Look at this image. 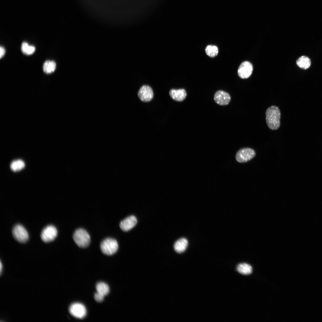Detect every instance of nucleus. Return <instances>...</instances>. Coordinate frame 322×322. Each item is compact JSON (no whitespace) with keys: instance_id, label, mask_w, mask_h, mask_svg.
<instances>
[{"instance_id":"4be33fe9","label":"nucleus","mask_w":322,"mask_h":322,"mask_svg":"<svg viewBox=\"0 0 322 322\" xmlns=\"http://www.w3.org/2000/svg\"><path fill=\"white\" fill-rule=\"evenodd\" d=\"M0 58L1 59L4 56L5 53V49L1 46L0 47Z\"/></svg>"},{"instance_id":"20e7f679","label":"nucleus","mask_w":322,"mask_h":322,"mask_svg":"<svg viewBox=\"0 0 322 322\" xmlns=\"http://www.w3.org/2000/svg\"><path fill=\"white\" fill-rule=\"evenodd\" d=\"M256 154V152L253 149L250 148H242L236 153V159L239 162H246L253 158Z\"/></svg>"},{"instance_id":"2eb2a0df","label":"nucleus","mask_w":322,"mask_h":322,"mask_svg":"<svg viewBox=\"0 0 322 322\" xmlns=\"http://www.w3.org/2000/svg\"><path fill=\"white\" fill-rule=\"evenodd\" d=\"M296 63L300 68L306 69L310 66L311 62L308 57L305 56H302L297 60Z\"/></svg>"},{"instance_id":"0eeeda50","label":"nucleus","mask_w":322,"mask_h":322,"mask_svg":"<svg viewBox=\"0 0 322 322\" xmlns=\"http://www.w3.org/2000/svg\"><path fill=\"white\" fill-rule=\"evenodd\" d=\"M57 233L56 228L52 225H49L43 230L41 237L44 242H47L53 240L56 237Z\"/></svg>"},{"instance_id":"f257e3e1","label":"nucleus","mask_w":322,"mask_h":322,"mask_svg":"<svg viewBox=\"0 0 322 322\" xmlns=\"http://www.w3.org/2000/svg\"><path fill=\"white\" fill-rule=\"evenodd\" d=\"M266 120L269 128L276 130L280 125L281 113L279 108L275 106L269 107L265 113Z\"/></svg>"},{"instance_id":"412c9836","label":"nucleus","mask_w":322,"mask_h":322,"mask_svg":"<svg viewBox=\"0 0 322 322\" xmlns=\"http://www.w3.org/2000/svg\"><path fill=\"white\" fill-rule=\"evenodd\" d=\"M104 296L97 292L95 294L94 298L97 302H101L103 300Z\"/></svg>"},{"instance_id":"f3484780","label":"nucleus","mask_w":322,"mask_h":322,"mask_svg":"<svg viewBox=\"0 0 322 322\" xmlns=\"http://www.w3.org/2000/svg\"><path fill=\"white\" fill-rule=\"evenodd\" d=\"M21 52L24 54L27 55L33 54L35 51V47L32 45H30L27 42L23 41L22 42L21 47Z\"/></svg>"},{"instance_id":"9b49d317","label":"nucleus","mask_w":322,"mask_h":322,"mask_svg":"<svg viewBox=\"0 0 322 322\" xmlns=\"http://www.w3.org/2000/svg\"><path fill=\"white\" fill-rule=\"evenodd\" d=\"M137 222L136 217L133 215L130 216L121 221L120 224L121 229L124 231H127L134 227Z\"/></svg>"},{"instance_id":"f8f14e48","label":"nucleus","mask_w":322,"mask_h":322,"mask_svg":"<svg viewBox=\"0 0 322 322\" xmlns=\"http://www.w3.org/2000/svg\"><path fill=\"white\" fill-rule=\"evenodd\" d=\"M169 95L174 100L177 101H182L185 98L187 93L185 90L184 89H172L169 92Z\"/></svg>"},{"instance_id":"7ed1b4c3","label":"nucleus","mask_w":322,"mask_h":322,"mask_svg":"<svg viewBox=\"0 0 322 322\" xmlns=\"http://www.w3.org/2000/svg\"><path fill=\"white\" fill-rule=\"evenodd\" d=\"M118 245L117 241L113 239L107 238L104 239L100 244L102 253L107 255H111L117 251Z\"/></svg>"},{"instance_id":"6e6552de","label":"nucleus","mask_w":322,"mask_h":322,"mask_svg":"<svg viewBox=\"0 0 322 322\" xmlns=\"http://www.w3.org/2000/svg\"><path fill=\"white\" fill-rule=\"evenodd\" d=\"M253 70V66L250 62L248 61H244L239 66L238 74L241 78H247L251 75Z\"/></svg>"},{"instance_id":"dca6fc26","label":"nucleus","mask_w":322,"mask_h":322,"mask_svg":"<svg viewBox=\"0 0 322 322\" xmlns=\"http://www.w3.org/2000/svg\"><path fill=\"white\" fill-rule=\"evenodd\" d=\"M97 292L104 297L107 295L109 291V287L106 283L100 282L98 283L96 287Z\"/></svg>"},{"instance_id":"423d86ee","label":"nucleus","mask_w":322,"mask_h":322,"mask_svg":"<svg viewBox=\"0 0 322 322\" xmlns=\"http://www.w3.org/2000/svg\"><path fill=\"white\" fill-rule=\"evenodd\" d=\"M69 311L72 315L79 319L84 318L86 314L85 306L82 304L78 303L72 304L69 306Z\"/></svg>"},{"instance_id":"a211bd4d","label":"nucleus","mask_w":322,"mask_h":322,"mask_svg":"<svg viewBox=\"0 0 322 322\" xmlns=\"http://www.w3.org/2000/svg\"><path fill=\"white\" fill-rule=\"evenodd\" d=\"M236 269L239 273L243 275H247L250 274L252 271V267L249 264L245 263L239 264L237 266Z\"/></svg>"},{"instance_id":"39448f33","label":"nucleus","mask_w":322,"mask_h":322,"mask_svg":"<svg viewBox=\"0 0 322 322\" xmlns=\"http://www.w3.org/2000/svg\"><path fill=\"white\" fill-rule=\"evenodd\" d=\"M12 233L14 238L18 241L24 243L28 239L29 235L25 228L20 224H17L13 227Z\"/></svg>"},{"instance_id":"9d476101","label":"nucleus","mask_w":322,"mask_h":322,"mask_svg":"<svg viewBox=\"0 0 322 322\" xmlns=\"http://www.w3.org/2000/svg\"><path fill=\"white\" fill-rule=\"evenodd\" d=\"M153 95L152 89L147 85L142 86L138 93V95L140 99L144 102H148L151 101L153 98Z\"/></svg>"},{"instance_id":"ddd939ff","label":"nucleus","mask_w":322,"mask_h":322,"mask_svg":"<svg viewBox=\"0 0 322 322\" xmlns=\"http://www.w3.org/2000/svg\"><path fill=\"white\" fill-rule=\"evenodd\" d=\"M188 244V241L185 238H182L177 240L174 245L175 251L178 253L183 252L186 250Z\"/></svg>"},{"instance_id":"4468645a","label":"nucleus","mask_w":322,"mask_h":322,"mask_svg":"<svg viewBox=\"0 0 322 322\" xmlns=\"http://www.w3.org/2000/svg\"><path fill=\"white\" fill-rule=\"evenodd\" d=\"M56 64L53 60H47L43 65V70L46 74H49L54 72L55 70Z\"/></svg>"},{"instance_id":"f03ea898","label":"nucleus","mask_w":322,"mask_h":322,"mask_svg":"<svg viewBox=\"0 0 322 322\" xmlns=\"http://www.w3.org/2000/svg\"><path fill=\"white\" fill-rule=\"evenodd\" d=\"M73 239L79 247L85 248L88 246L90 242V236L84 229L79 228L76 230L73 235Z\"/></svg>"},{"instance_id":"1a4fd4ad","label":"nucleus","mask_w":322,"mask_h":322,"mask_svg":"<svg viewBox=\"0 0 322 322\" xmlns=\"http://www.w3.org/2000/svg\"><path fill=\"white\" fill-rule=\"evenodd\" d=\"M231 99L230 95L227 93L223 90H219L215 93L214 100L215 102L221 106L227 105L230 102Z\"/></svg>"},{"instance_id":"aec40b11","label":"nucleus","mask_w":322,"mask_h":322,"mask_svg":"<svg viewBox=\"0 0 322 322\" xmlns=\"http://www.w3.org/2000/svg\"><path fill=\"white\" fill-rule=\"evenodd\" d=\"M205 51L208 55L210 57L213 58L218 55L219 50L216 46L208 45L206 47Z\"/></svg>"},{"instance_id":"6ab92c4d","label":"nucleus","mask_w":322,"mask_h":322,"mask_svg":"<svg viewBox=\"0 0 322 322\" xmlns=\"http://www.w3.org/2000/svg\"><path fill=\"white\" fill-rule=\"evenodd\" d=\"M24 166V162L21 160H18L12 162L10 165V168L13 171H17L23 169Z\"/></svg>"}]
</instances>
